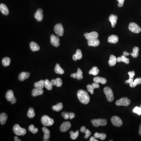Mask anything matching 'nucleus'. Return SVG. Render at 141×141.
Listing matches in <instances>:
<instances>
[{"label":"nucleus","instance_id":"nucleus-1","mask_svg":"<svg viewBox=\"0 0 141 141\" xmlns=\"http://www.w3.org/2000/svg\"><path fill=\"white\" fill-rule=\"evenodd\" d=\"M77 97L80 102L87 104L90 101V97L87 92L83 90H80L77 92Z\"/></svg>","mask_w":141,"mask_h":141},{"label":"nucleus","instance_id":"nucleus-2","mask_svg":"<svg viewBox=\"0 0 141 141\" xmlns=\"http://www.w3.org/2000/svg\"><path fill=\"white\" fill-rule=\"evenodd\" d=\"M41 122L44 126H50L53 124L54 121L48 116L44 115L41 119Z\"/></svg>","mask_w":141,"mask_h":141},{"label":"nucleus","instance_id":"nucleus-3","mask_svg":"<svg viewBox=\"0 0 141 141\" xmlns=\"http://www.w3.org/2000/svg\"><path fill=\"white\" fill-rule=\"evenodd\" d=\"M14 133L17 136H24L26 134V129L22 128L19 125L16 124L13 127Z\"/></svg>","mask_w":141,"mask_h":141},{"label":"nucleus","instance_id":"nucleus-4","mask_svg":"<svg viewBox=\"0 0 141 141\" xmlns=\"http://www.w3.org/2000/svg\"><path fill=\"white\" fill-rule=\"evenodd\" d=\"M103 91L106 97L108 99V101L109 102L113 101L114 99V97L113 91L111 88L110 87H105Z\"/></svg>","mask_w":141,"mask_h":141},{"label":"nucleus","instance_id":"nucleus-5","mask_svg":"<svg viewBox=\"0 0 141 141\" xmlns=\"http://www.w3.org/2000/svg\"><path fill=\"white\" fill-rule=\"evenodd\" d=\"M91 122L92 125L95 127H98L99 126H105L107 124V120L103 119H93L91 120Z\"/></svg>","mask_w":141,"mask_h":141},{"label":"nucleus","instance_id":"nucleus-6","mask_svg":"<svg viewBox=\"0 0 141 141\" xmlns=\"http://www.w3.org/2000/svg\"><path fill=\"white\" fill-rule=\"evenodd\" d=\"M129 30L135 33H138L141 31V29L139 26L136 23L131 22L130 23L128 26Z\"/></svg>","mask_w":141,"mask_h":141},{"label":"nucleus","instance_id":"nucleus-7","mask_svg":"<svg viewBox=\"0 0 141 141\" xmlns=\"http://www.w3.org/2000/svg\"><path fill=\"white\" fill-rule=\"evenodd\" d=\"M131 103L130 100L126 97L123 98L116 102V104L118 106H127Z\"/></svg>","mask_w":141,"mask_h":141},{"label":"nucleus","instance_id":"nucleus-8","mask_svg":"<svg viewBox=\"0 0 141 141\" xmlns=\"http://www.w3.org/2000/svg\"><path fill=\"white\" fill-rule=\"evenodd\" d=\"M54 31L55 33L58 36L62 37L64 34V28L61 24H58L54 28Z\"/></svg>","mask_w":141,"mask_h":141},{"label":"nucleus","instance_id":"nucleus-9","mask_svg":"<svg viewBox=\"0 0 141 141\" xmlns=\"http://www.w3.org/2000/svg\"><path fill=\"white\" fill-rule=\"evenodd\" d=\"M112 123L116 127H120L123 124V122L121 119L117 116H114L111 120Z\"/></svg>","mask_w":141,"mask_h":141},{"label":"nucleus","instance_id":"nucleus-10","mask_svg":"<svg viewBox=\"0 0 141 141\" xmlns=\"http://www.w3.org/2000/svg\"><path fill=\"white\" fill-rule=\"evenodd\" d=\"M84 35L86 39L88 40L98 39V34L96 31H93L90 33H85Z\"/></svg>","mask_w":141,"mask_h":141},{"label":"nucleus","instance_id":"nucleus-11","mask_svg":"<svg viewBox=\"0 0 141 141\" xmlns=\"http://www.w3.org/2000/svg\"><path fill=\"white\" fill-rule=\"evenodd\" d=\"M51 43L52 45L55 47H58L60 45V40L54 34H52L50 37Z\"/></svg>","mask_w":141,"mask_h":141},{"label":"nucleus","instance_id":"nucleus-12","mask_svg":"<svg viewBox=\"0 0 141 141\" xmlns=\"http://www.w3.org/2000/svg\"><path fill=\"white\" fill-rule=\"evenodd\" d=\"M71 126V123L70 122H64L61 125L60 127V130L62 132H66L70 128Z\"/></svg>","mask_w":141,"mask_h":141},{"label":"nucleus","instance_id":"nucleus-13","mask_svg":"<svg viewBox=\"0 0 141 141\" xmlns=\"http://www.w3.org/2000/svg\"><path fill=\"white\" fill-rule=\"evenodd\" d=\"M43 11L41 9H39L37 11L34 15V17L35 19L41 22L42 21L43 18Z\"/></svg>","mask_w":141,"mask_h":141},{"label":"nucleus","instance_id":"nucleus-14","mask_svg":"<svg viewBox=\"0 0 141 141\" xmlns=\"http://www.w3.org/2000/svg\"><path fill=\"white\" fill-rule=\"evenodd\" d=\"M100 87V86L98 84L94 83H92L91 85H88L87 86V90L88 92L91 93V95L94 94V90L95 88H99Z\"/></svg>","mask_w":141,"mask_h":141},{"label":"nucleus","instance_id":"nucleus-15","mask_svg":"<svg viewBox=\"0 0 141 141\" xmlns=\"http://www.w3.org/2000/svg\"><path fill=\"white\" fill-rule=\"evenodd\" d=\"M88 45L89 46H92L93 47H97L100 44V42L97 39L89 40L87 41Z\"/></svg>","mask_w":141,"mask_h":141},{"label":"nucleus","instance_id":"nucleus-16","mask_svg":"<svg viewBox=\"0 0 141 141\" xmlns=\"http://www.w3.org/2000/svg\"><path fill=\"white\" fill-rule=\"evenodd\" d=\"M42 130L44 133V138H43L44 141H48V139L50 137V130L45 127L42 128Z\"/></svg>","mask_w":141,"mask_h":141},{"label":"nucleus","instance_id":"nucleus-17","mask_svg":"<svg viewBox=\"0 0 141 141\" xmlns=\"http://www.w3.org/2000/svg\"><path fill=\"white\" fill-rule=\"evenodd\" d=\"M43 93H44V91L43 89L35 88L32 90V96L34 97H36V96L42 95Z\"/></svg>","mask_w":141,"mask_h":141},{"label":"nucleus","instance_id":"nucleus-18","mask_svg":"<svg viewBox=\"0 0 141 141\" xmlns=\"http://www.w3.org/2000/svg\"><path fill=\"white\" fill-rule=\"evenodd\" d=\"M118 17L116 15H111L109 17V20L111 24L112 27L114 28L117 23Z\"/></svg>","mask_w":141,"mask_h":141},{"label":"nucleus","instance_id":"nucleus-19","mask_svg":"<svg viewBox=\"0 0 141 141\" xmlns=\"http://www.w3.org/2000/svg\"><path fill=\"white\" fill-rule=\"evenodd\" d=\"M51 82L53 86H56L57 87H60L62 85V79L59 78L56 79L51 80Z\"/></svg>","mask_w":141,"mask_h":141},{"label":"nucleus","instance_id":"nucleus-20","mask_svg":"<svg viewBox=\"0 0 141 141\" xmlns=\"http://www.w3.org/2000/svg\"><path fill=\"white\" fill-rule=\"evenodd\" d=\"M0 10L1 13L5 15H8L9 14V10L8 7L4 4H1L0 5Z\"/></svg>","mask_w":141,"mask_h":141},{"label":"nucleus","instance_id":"nucleus-21","mask_svg":"<svg viewBox=\"0 0 141 141\" xmlns=\"http://www.w3.org/2000/svg\"><path fill=\"white\" fill-rule=\"evenodd\" d=\"M30 74L28 72H22L19 75V79L20 81H23L25 80L26 79H28Z\"/></svg>","mask_w":141,"mask_h":141},{"label":"nucleus","instance_id":"nucleus-22","mask_svg":"<svg viewBox=\"0 0 141 141\" xmlns=\"http://www.w3.org/2000/svg\"><path fill=\"white\" fill-rule=\"evenodd\" d=\"M93 80L95 83L98 84H99V83H101L103 84H105L107 81V80L105 78H103L100 77L98 76L94 78Z\"/></svg>","mask_w":141,"mask_h":141},{"label":"nucleus","instance_id":"nucleus-23","mask_svg":"<svg viewBox=\"0 0 141 141\" xmlns=\"http://www.w3.org/2000/svg\"><path fill=\"white\" fill-rule=\"evenodd\" d=\"M108 41L110 43L116 44L119 41V37L116 35H111L109 37Z\"/></svg>","mask_w":141,"mask_h":141},{"label":"nucleus","instance_id":"nucleus-24","mask_svg":"<svg viewBox=\"0 0 141 141\" xmlns=\"http://www.w3.org/2000/svg\"><path fill=\"white\" fill-rule=\"evenodd\" d=\"M30 47L31 50L34 52L38 51L40 49V48L39 45L34 42H31L30 44Z\"/></svg>","mask_w":141,"mask_h":141},{"label":"nucleus","instance_id":"nucleus-25","mask_svg":"<svg viewBox=\"0 0 141 141\" xmlns=\"http://www.w3.org/2000/svg\"><path fill=\"white\" fill-rule=\"evenodd\" d=\"M117 62H123L125 64H128L129 63V59L126 57L125 55H122L121 57H119L117 58Z\"/></svg>","mask_w":141,"mask_h":141},{"label":"nucleus","instance_id":"nucleus-26","mask_svg":"<svg viewBox=\"0 0 141 141\" xmlns=\"http://www.w3.org/2000/svg\"><path fill=\"white\" fill-rule=\"evenodd\" d=\"M117 62V58L115 56L111 55L109 61V64L110 66H114L116 65Z\"/></svg>","mask_w":141,"mask_h":141},{"label":"nucleus","instance_id":"nucleus-27","mask_svg":"<svg viewBox=\"0 0 141 141\" xmlns=\"http://www.w3.org/2000/svg\"><path fill=\"white\" fill-rule=\"evenodd\" d=\"M6 98L8 101L11 102L12 100L15 98L14 92L12 90H9L6 94Z\"/></svg>","mask_w":141,"mask_h":141},{"label":"nucleus","instance_id":"nucleus-28","mask_svg":"<svg viewBox=\"0 0 141 141\" xmlns=\"http://www.w3.org/2000/svg\"><path fill=\"white\" fill-rule=\"evenodd\" d=\"M8 119V116L5 113H2L0 115V122L1 125L5 124Z\"/></svg>","mask_w":141,"mask_h":141},{"label":"nucleus","instance_id":"nucleus-29","mask_svg":"<svg viewBox=\"0 0 141 141\" xmlns=\"http://www.w3.org/2000/svg\"><path fill=\"white\" fill-rule=\"evenodd\" d=\"M34 86L35 88L42 89L44 87V80H41L40 81L36 82L34 83Z\"/></svg>","mask_w":141,"mask_h":141},{"label":"nucleus","instance_id":"nucleus-30","mask_svg":"<svg viewBox=\"0 0 141 141\" xmlns=\"http://www.w3.org/2000/svg\"><path fill=\"white\" fill-rule=\"evenodd\" d=\"M128 75L129 76V78L128 80L125 81V83L126 84H127L131 83V82L133 81L134 76H135V72L134 71H132V72H128Z\"/></svg>","mask_w":141,"mask_h":141},{"label":"nucleus","instance_id":"nucleus-31","mask_svg":"<svg viewBox=\"0 0 141 141\" xmlns=\"http://www.w3.org/2000/svg\"><path fill=\"white\" fill-rule=\"evenodd\" d=\"M141 84V78H138L135 79L131 83L129 84V86L131 87H134L137 85H139Z\"/></svg>","mask_w":141,"mask_h":141},{"label":"nucleus","instance_id":"nucleus-32","mask_svg":"<svg viewBox=\"0 0 141 141\" xmlns=\"http://www.w3.org/2000/svg\"><path fill=\"white\" fill-rule=\"evenodd\" d=\"M55 71L56 73L60 75H62L64 74V70L61 67L59 64H56L55 68Z\"/></svg>","mask_w":141,"mask_h":141},{"label":"nucleus","instance_id":"nucleus-33","mask_svg":"<svg viewBox=\"0 0 141 141\" xmlns=\"http://www.w3.org/2000/svg\"><path fill=\"white\" fill-rule=\"evenodd\" d=\"M139 48L138 47H135L133 49V51L132 53H130L132 57L133 58H136L139 55Z\"/></svg>","mask_w":141,"mask_h":141},{"label":"nucleus","instance_id":"nucleus-34","mask_svg":"<svg viewBox=\"0 0 141 141\" xmlns=\"http://www.w3.org/2000/svg\"><path fill=\"white\" fill-rule=\"evenodd\" d=\"M63 104L61 103H59L57 104V105H54L52 107V109L53 111H55L58 112L62 110L63 109Z\"/></svg>","mask_w":141,"mask_h":141},{"label":"nucleus","instance_id":"nucleus-35","mask_svg":"<svg viewBox=\"0 0 141 141\" xmlns=\"http://www.w3.org/2000/svg\"><path fill=\"white\" fill-rule=\"evenodd\" d=\"M44 87L48 90H52L53 88V85L51 82L48 79L44 80Z\"/></svg>","mask_w":141,"mask_h":141},{"label":"nucleus","instance_id":"nucleus-36","mask_svg":"<svg viewBox=\"0 0 141 141\" xmlns=\"http://www.w3.org/2000/svg\"><path fill=\"white\" fill-rule=\"evenodd\" d=\"M94 137L96 138H99L101 140H104L106 138V135L105 134L96 133L94 134Z\"/></svg>","mask_w":141,"mask_h":141},{"label":"nucleus","instance_id":"nucleus-37","mask_svg":"<svg viewBox=\"0 0 141 141\" xmlns=\"http://www.w3.org/2000/svg\"><path fill=\"white\" fill-rule=\"evenodd\" d=\"M99 70L97 67H94L89 72L90 75H92L94 76H96L99 73Z\"/></svg>","mask_w":141,"mask_h":141},{"label":"nucleus","instance_id":"nucleus-38","mask_svg":"<svg viewBox=\"0 0 141 141\" xmlns=\"http://www.w3.org/2000/svg\"><path fill=\"white\" fill-rule=\"evenodd\" d=\"M11 60L8 57H5L2 61V64L5 67L8 66L10 64Z\"/></svg>","mask_w":141,"mask_h":141},{"label":"nucleus","instance_id":"nucleus-39","mask_svg":"<svg viewBox=\"0 0 141 141\" xmlns=\"http://www.w3.org/2000/svg\"><path fill=\"white\" fill-rule=\"evenodd\" d=\"M35 115V113H34V110L32 108H30L29 109L28 111V113H27V116L30 119H32L34 117Z\"/></svg>","mask_w":141,"mask_h":141},{"label":"nucleus","instance_id":"nucleus-40","mask_svg":"<svg viewBox=\"0 0 141 141\" xmlns=\"http://www.w3.org/2000/svg\"><path fill=\"white\" fill-rule=\"evenodd\" d=\"M70 138L72 139H76L79 135V131H77L76 132L74 133L73 131H72L70 132Z\"/></svg>","mask_w":141,"mask_h":141},{"label":"nucleus","instance_id":"nucleus-41","mask_svg":"<svg viewBox=\"0 0 141 141\" xmlns=\"http://www.w3.org/2000/svg\"><path fill=\"white\" fill-rule=\"evenodd\" d=\"M76 78L78 80H81L83 78V76L82 75L83 72L81 71V69L80 68L78 69L77 72L76 73Z\"/></svg>","mask_w":141,"mask_h":141},{"label":"nucleus","instance_id":"nucleus-42","mask_svg":"<svg viewBox=\"0 0 141 141\" xmlns=\"http://www.w3.org/2000/svg\"><path fill=\"white\" fill-rule=\"evenodd\" d=\"M29 131L33 134H36L38 132V129L37 128L34 127V125H31L29 127Z\"/></svg>","mask_w":141,"mask_h":141},{"label":"nucleus","instance_id":"nucleus-43","mask_svg":"<svg viewBox=\"0 0 141 141\" xmlns=\"http://www.w3.org/2000/svg\"><path fill=\"white\" fill-rule=\"evenodd\" d=\"M133 112L137 114L138 115H141V105H140V107H136L133 110Z\"/></svg>","mask_w":141,"mask_h":141},{"label":"nucleus","instance_id":"nucleus-44","mask_svg":"<svg viewBox=\"0 0 141 141\" xmlns=\"http://www.w3.org/2000/svg\"><path fill=\"white\" fill-rule=\"evenodd\" d=\"M76 55L77 58L78 60H80L82 58V55L81 51L80 50H78L76 51L75 53Z\"/></svg>","mask_w":141,"mask_h":141},{"label":"nucleus","instance_id":"nucleus-45","mask_svg":"<svg viewBox=\"0 0 141 141\" xmlns=\"http://www.w3.org/2000/svg\"><path fill=\"white\" fill-rule=\"evenodd\" d=\"M85 136H84V138L86 139L88 138L90 135L91 134V131H89L88 129H87L86 130V131L85 132Z\"/></svg>","mask_w":141,"mask_h":141},{"label":"nucleus","instance_id":"nucleus-46","mask_svg":"<svg viewBox=\"0 0 141 141\" xmlns=\"http://www.w3.org/2000/svg\"><path fill=\"white\" fill-rule=\"evenodd\" d=\"M62 116L65 119L67 120L69 119V113H66V112H63L62 114Z\"/></svg>","mask_w":141,"mask_h":141},{"label":"nucleus","instance_id":"nucleus-47","mask_svg":"<svg viewBox=\"0 0 141 141\" xmlns=\"http://www.w3.org/2000/svg\"><path fill=\"white\" fill-rule=\"evenodd\" d=\"M119 2L118 6L119 7H122L123 6V3L124 2L125 0H117Z\"/></svg>","mask_w":141,"mask_h":141},{"label":"nucleus","instance_id":"nucleus-48","mask_svg":"<svg viewBox=\"0 0 141 141\" xmlns=\"http://www.w3.org/2000/svg\"><path fill=\"white\" fill-rule=\"evenodd\" d=\"M69 116L70 119H74L75 117V114L74 113H69Z\"/></svg>","mask_w":141,"mask_h":141},{"label":"nucleus","instance_id":"nucleus-49","mask_svg":"<svg viewBox=\"0 0 141 141\" xmlns=\"http://www.w3.org/2000/svg\"><path fill=\"white\" fill-rule=\"evenodd\" d=\"M86 130V127H84V126H82L81 128L80 131V132H81V133H85Z\"/></svg>","mask_w":141,"mask_h":141},{"label":"nucleus","instance_id":"nucleus-50","mask_svg":"<svg viewBox=\"0 0 141 141\" xmlns=\"http://www.w3.org/2000/svg\"><path fill=\"white\" fill-rule=\"evenodd\" d=\"M97 139H96V138L94 136H92L90 138V141H98Z\"/></svg>","mask_w":141,"mask_h":141},{"label":"nucleus","instance_id":"nucleus-51","mask_svg":"<svg viewBox=\"0 0 141 141\" xmlns=\"http://www.w3.org/2000/svg\"><path fill=\"white\" fill-rule=\"evenodd\" d=\"M73 60L75 61H76L78 60L77 58L76 57L75 54H74V55H73Z\"/></svg>","mask_w":141,"mask_h":141},{"label":"nucleus","instance_id":"nucleus-52","mask_svg":"<svg viewBox=\"0 0 141 141\" xmlns=\"http://www.w3.org/2000/svg\"><path fill=\"white\" fill-rule=\"evenodd\" d=\"M70 76L74 78H76V73H73L70 75Z\"/></svg>","mask_w":141,"mask_h":141},{"label":"nucleus","instance_id":"nucleus-53","mask_svg":"<svg viewBox=\"0 0 141 141\" xmlns=\"http://www.w3.org/2000/svg\"><path fill=\"white\" fill-rule=\"evenodd\" d=\"M16 99L15 98H14L13 100H12L11 101V102L12 104H15V103H16Z\"/></svg>","mask_w":141,"mask_h":141},{"label":"nucleus","instance_id":"nucleus-54","mask_svg":"<svg viewBox=\"0 0 141 141\" xmlns=\"http://www.w3.org/2000/svg\"><path fill=\"white\" fill-rule=\"evenodd\" d=\"M123 55H125L127 56H128L129 55H130V53H129L126 52V51H124V52H123Z\"/></svg>","mask_w":141,"mask_h":141},{"label":"nucleus","instance_id":"nucleus-55","mask_svg":"<svg viewBox=\"0 0 141 141\" xmlns=\"http://www.w3.org/2000/svg\"><path fill=\"white\" fill-rule=\"evenodd\" d=\"M14 140L15 141H21V140L18 138L17 136H15L14 138Z\"/></svg>","mask_w":141,"mask_h":141},{"label":"nucleus","instance_id":"nucleus-56","mask_svg":"<svg viewBox=\"0 0 141 141\" xmlns=\"http://www.w3.org/2000/svg\"><path fill=\"white\" fill-rule=\"evenodd\" d=\"M139 133L140 135H141V124L140 125V127H139Z\"/></svg>","mask_w":141,"mask_h":141}]
</instances>
